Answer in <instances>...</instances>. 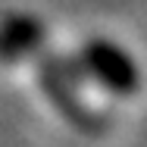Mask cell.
<instances>
[{
	"mask_svg": "<svg viewBox=\"0 0 147 147\" xmlns=\"http://www.w3.org/2000/svg\"><path fill=\"white\" fill-rule=\"evenodd\" d=\"M38 78H41L44 94L50 97V103H53L72 125H78V128H91V125H94L91 119H97V116L91 113L88 107L82 103V97L75 94V85H78V78H82V72H78L75 63H69V59H63V57H41Z\"/></svg>",
	"mask_w": 147,
	"mask_h": 147,
	"instance_id": "7a4b0ae2",
	"label": "cell"
},
{
	"mask_svg": "<svg viewBox=\"0 0 147 147\" xmlns=\"http://www.w3.org/2000/svg\"><path fill=\"white\" fill-rule=\"evenodd\" d=\"M44 38H47V31L38 16H28V13L6 16L0 22V59L19 63V59L38 57L44 47Z\"/></svg>",
	"mask_w": 147,
	"mask_h": 147,
	"instance_id": "3957f363",
	"label": "cell"
},
{
	"mask_svg": "<svg viewBox=\"0 0 147 147\" xmlns=\"http://www.w3.org/2000/svg\"><path fill=\"white\" fill-rule=\"evenodd\" d=\"M78 72L91 78L94 85H100L103 91L116 94V97H131L141 88V69L138 59L131 57L122 44H116L113 38L94 34L78 47L75 57Z\"/></svg>",
	"mask_w": 147,
	"mask_h": 147,
	"instance_id": "6da1fadb",
	"label": "cell"
}]
</instances>
